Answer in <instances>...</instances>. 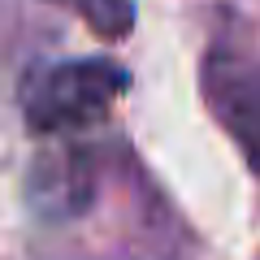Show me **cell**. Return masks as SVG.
<instances>
[{"mask_svg": "<svg viewBox=\"0 0 260 260\" xmlns=\"http://www.w3.org/2000/svg\"><path fill=\"white\" fill-rule=\"evenodd\" d=\"M130 91V70L113 56H74V61L35 65L22 78V121L35 135L87 130L113 113Z\"/></svg>", "mask_w": 260, "mask_h": 260, "instance_id": "1", "label": "cell"}, {"mask_svg": "<svg viewBox=\"0 0 260 260\" xmlns=\"http://www.w3.org/2000/svg\"><path fill=\"white\" fill-rule=\"evenodd\" d=\"M200 95L208 117L260 178V52L239 39H213L200 61Z\"/></svg>", "mask_w": 260, "mask_h": 260, "instance_id": "2", "label": "cell"}, {"mask_svg": "<svg viewBox=\"0 0 260 260\" xmlns=\"http://www.w3.org/2000/svg\"><path fill=\"white\" fill-rule=\"evenodd\" d=\"M48 5L74 13L87 30H95L109 44H117L135 30V0H48Z\"/></svg>", "mask_w": 260, "mask_h": 260, "instance_id": "3", "label": "cell"}]
</instances>
